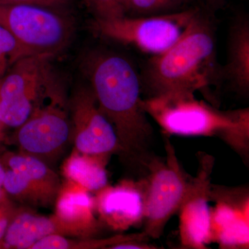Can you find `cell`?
Masks as SVG:
<instances>
[{
    "instance_id": "1",
    "label": "cell",
    "mask_w": 249,
    "mask_h": 249,
    "mask_svg": "<svg viewBox=\"0 0 249 249\" xmlns=\"http://www.w3.org/2000/svg\"><path fill=\"white\" fill-rule=\"evenodd\" d=\"M83 70L98 107L112 124L124 160L145 169L152 128L142 108V80L132 62L113 52L93 51Z\"/></svg>"
},
{
    "instance_id": "2",
    "label": "cell",
    "mask_w": 249,
    "mask_h": 249,
    "mask_svg": "<svg viewBox=\"0 0 249 249\" xmlns=\"http://www.w3.org/2000/svg\"><path fill=\"white\" fill-rule=\"evenodd\" d=\"M215 52L213 27L200 11L176 43L147 62L142 83L149 97L195 93L211 84L218 77Z\"/></svg>"
},
{
    "instance_id": "3",
    "label": "cell",
    "mask_w": 249,
    "mask_h": 249,
    "mask_svg": "<svg viewBox=\"0 0 249 249\" xmlns=\"http://www.w3.org/2000/svg\"><path fill=\"white\" fill-rule=\"evenodd\" d=\"M142 104L167 134L217 137L248 160L249 108L219 110L187 91L152 96L142 99Z\"/></svg>"
},
{
    "instance_id": "4",
    "label": "cell",
    "mask_w": 249,
    "mask_h": 249,
    "mask_svg": "<svg viewBox=\"0 0 249 249\" xmlns=\"http://www.w3.org/2000/svg\"><path fill=\"white\" fill-rule=\"evenodd\" d=\"M69 98L61 78L51 67L30 116L16 128L15 140L20 152L47 164L62 153L71 138Z\"/></svg>"
},
{
    "instance_id": "5",
    "label": "cell",
    "mask_w": 249,
    "mask_h": 249,
    "mask_svg": "<svg viewBox=\"0 0 249 249\" xmlns=\"http://www.w3.org/2000/svg\"><path fill=\"white\" fill-rule=\"evenodd\" d=\"M0 24L19 42L28 56L52 58L73 35V23L60 10L31 4H0Z\"/></svg>"
},
{
    "instance_id": "6",
    "label": "cell",
    "mask_w": 249,
    "mask_h": 249,
    "mask_svg": "<svg viewBox=\"0 0 249 249\" xmlns=\"http://www.w3.org/2000/svg\"><path fill=\"white\" fill-rule=\"evenodd\" d=\"M164 159L150 157L145 164L143 178V232L150 238L163 235L170 218L178 212L184 199L191 177L185 173L175 147L165 139Z\"/></svg>"
},
{
    "instance_id": "7",
    "label": "cell",
    "mask_w": 249,
    "mask_h": 249,
    "mask_svg": "<svg viewBox=\"0 0 249 249\" xmlns=\"http://www.w3.org/2000/svg\"><path fill=\"white\" fill-rule=\"evenodd\" d=\"M200 11L195 8L152 16H124L111 20L94 19L91 27L102 37L155 55L176 43Z\"/></svg>"
},
{
    "instance_id": "8",
    "label": "cell",
    "mask_w": 249,
    "mask_h": 249,
    "mask_svg": "<svg viewBox=\"0 0 249 249\" xmlns=\"http://www.w3.org/2000/svg\"><path fill=\"white\" fill-rule=\"evenodd\" d=\"M50 58L33 55L18 60L0 79V123L18 128L30 116Z\"/></svg>"
},
{
    "instance_id": "9",
    "label": "cell",
    "mask_w": 249,
    "mask_h": 249,
    "mask_svg": "<svg viewBox=\"0 0 249 249\" xmlns=\"http://www.w3.org/2000/svg\"><path fill=\"white\" fill-rule=\"evenodd\" d=\"M69 109L75 150L106 158L111 154L120 155L115 130L98 107L89 85H80L74 90L69 98Z\"/></svg>"
},
{
    "instance_id": "10",
    "label": "cell",
    "mask_w": 249,
    "mask_h": 249,
    "mask_svg": "<svg viewBox=\"0 0 249 249\" xmlns=\"http://www.w3.org/2000/svg\"><path fill=\"white\" fill-rule=\"evenodd\" d=\"M197 173L191 177L184 199L178 209V231L183 249H207L211 242L210 209L211 174L214 159L204 152L197 155Z\"/></svg>"
},
{
    "instance_id": "11",
    "label": "cell",
    "mask_w": 249,
    "mask_h": 249,
    "mask_svg": "<svg viewBox=\"0 0 249 249\" xmlns=\"http://www.w3.org/2000/svg\"><path fill=\"white\" fill-rule=\"evenodd\" d=\"M210 210L211 242L223 249H249V192L246 188L211 185Z\"/></svg>"
},
{
    "instance_id": "12",
    "label": "cell",
    "mask_w": 249,
    "mask_h": 249,
    "mask_svg": "<svg viewBox=\"0 0 249 249\" xmlns=\"http://www.w3.org/2000/svg\"><path fill=\"white\" fill-rule=\"evenodd\" d=\"M143 179H124L116 186L107 185L93 197L98 220L109 229L124 231L143 223Z\"/></svg>"
},
{
    "instance_id": "13",
    "label": "cell",
    "mask_w": 249,
    "mask_h": 249,
    "mask_svg": "<svg viewBox=\"0 0 249 249\" xmlns=\"http://www.w3.org/2000/svg\"><path fill=\"white\" fill-rule=\"evenodd\" d=\"M55 203V217L73 235L89 239L97 233L101 223L95 216L93 197L88 190L67 180L62 184Z\"/></svg>"
},
{
    "instance_id": "14",
    "label": "cell",
    "mask_w": 249,
    "mask_h": 249,
    "mask_svg": "<svg viewBox=\"0 0 249 249\" xmlns=\"http://www.w3.org/2000/svg\"><path fill=\"white\" fill-rule=\"evenodd\" d=\"M52 234L73 236L55 214L46 217L32 211L16 209L0 242V249H31L37 241Z\"/></svg>"
},
{
    "instance_id": "15",
    "label": "cell",
    "mask_w": 249,
    "mask_h": 249,
    "mask_svg": "<svg viewBox=\"0 0 249 249\" xmlns=\"http://www.w3.org/2000/svg\"><path fill=\"white\" fill-rule=\"evenodd\" d=\"M221 76L230 82L239 94L247 96L249 91V20L240 16L232 22L228 42L227 62Z\"/></svg>"
},
{
    "instance_id": "16",
    "label": "cell",
    "mask_w": 249,
    "mask_h": 249,
    "mask_svg": "<svg viewBox=\"0 0 249 249\" xmlns=\"http://www.w3.org/2000/svg\"><path fill=\"white\" fill-rule=\"evenodd\" d=\"M5 168L21 174L40 193L45 206L55 203L61 188L59 177L49 165L27 154L6 153L1 159Z\"/></svg>"
},
{
    "instance_id": "17",
    "label": "cell",
    "mask_w": 249,
    "mask_h": 249,
    "mask_svg": "<svg viewBox=\"0 0 249 249\" xmlns=\"http://www.w3.org/2000/svg\"><path fill=\"white\" fill-rule=\"evenodd\" d=\"M107 161L106 157L87 155L75 150L65 160L62 171L67 180L88 191L96 192L107 185Z\"/></svg>"
},
{
    "instance_id": "18",
    "label": "cell",
    "mask_w": 249,
    "mask_h": 249,
    "mask_svg": "<svg viewBox=\"0 0 249 249\" xmlns=\"http://www.w3.org/2000/svg\"><path fill=\"white\" fill-rule=\"evenodd\" d=\"M5 168V167H4ZM3 188L7 196L32 206H45L40 193L21 174L5 168Z\"/></svg>"
},
{
    "instance_id": "19",
    "label": "cell",
    "mask_w": 249,
    "mask_h": 249,
    "mask_svg": "<svg viewBox=\"0 0 249 249\" xmlns=\"http://www.w3.org/2000/svg\"><path fill=\"white\" fill-rule=\"evenodd\" d=\"M28 57L14 36L0 24V79L21 59Z\"/></svg>"
},
{
    "instance_id": "20",
    "label": "cell",
    "mask_w": 249,
    "mask_h": 249,
    "mask_svg": "<svg viewBox=\"0 0 249 249\" xmlns=\"http://www.w3.org/2000/svg\"><path fill=\"white\" fill-rule=\"evenodd\" d=\"M186 0H128L127 11L134 16H145L167 14L177 9Z\"/></svg>"
},
{
    "instance_id": "21",
    "label": "cell",
    "mask_w": 249,
    "mask_h": 249,
    "mask_svg": "<svg viewBox=\"0 0 249 249\" xmlns=\"http://www.w3.org/2000/svg\"><path fill=\"white\" fill-rule=\"evenodd\" d=\"M94 19L111 20L124 17L126 11L122 0H83Z\"/></svg>"
},
{
    "instance_id": "22",
    "label": "cell",
    "mask_w": 249,
    "mask_h": 249,
    "mask_svg": "<svg viewBox=\"0 0 249 249\" xmlns=\"http://www.w3.org/2000/svg\"><path fill=\"white\" fill-rule=\"evenodd\" d=\"M72 0H0V4H31L50 9H65L71 4Z\"/></svg>"
},
{
    "instance_id": "23",
    "label": "cell",
    "mask_w": 249,
    "mask_h": 249,
    "mask_svg": "<svg viewBox=\"0 0 249 249\" xmlns=\"http://www.w3.org/2000/svg\"><path fill=\"white\" fill-rule=\"evenodd\" d=\"M16 209L11 204L8 198L0 200V242L4 237L5 232Z\"/></svg>"
},
{
    "instance_id": "24",
    "label": "cell",
    "mask_w": 249,
    "mask_h": 249,
    "mask_svg": "<svg viewBox=\"0 0 249 249\" xmlns=\"http://www.w3.org/2000/svg\"><path fill=\"white\" fill-rule=\"evenodd\" d=\"M5 177V168L4 165L1 163L0 160V200H3V199H6L8 198L7 194L6 192L4 191V188H3V182H4Z\"/></svg>"
},
{
    "instance_id": "25",
    "label": "cell",
    "mask_w": 249,
    "mask_h": 249,
    "mask_svg": "<svg viewBox=\"0 0 249 249\" xmlns=\"http://www.w3.org/2000/svg\"><path fill=\"white\" fill-rule=\"evenodd\" d=\"M201 1L211 9H218L224 6L228 0H201Z\"/></svg>"
},
{
    "instance_id": "26",
    "label": "cell",
    "mask_w": 249,
    "mask_h": 249,
    "mask_svg": "<svg viewBox=\"0 0 249 249\" xmlns=\"http://www.w3.org/2000/svg\"><path fill=\"white\" fill-rule=\"evenodd\" d=\"M123 4H124V9H125V11H127V3H128V0H122Z\"/></svg>"
},
{
    "instance_id": "27",
    "label": "cell",
    "mask_w": 249,
    "mask_h": 249,
    "mask_svg": "<svg viewBox=\"0 0 249 249\" xmlns=\"http://www.w3.org/2000/svg\"><path fill=\"white\" fill-rule=\"evenodd\" d=\"M4 127H3L2 125H1V123H0V134H3L2 133V130L3 129H4Z\"/></svg>"
},
{
    "instance_id": "28",
    "label": "cell",
    "mask_w": 249,
    "mask_h": 249,
    "mask_svg": "<svg viewBox=\"0 0 249 249\" xmlns=\"http://www.w3.org/2000/svg\"><path fill=\"white\" fill-rule=\"evenodd\" d=\"M3 134H0V140L1 139V137H2Z\"/></svg>"
}]
</instances>
